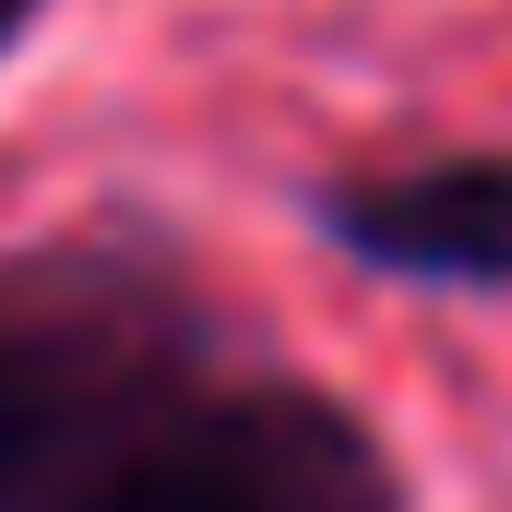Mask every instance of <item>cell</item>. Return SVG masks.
Returning a JSON list of instances; mask_svg holds the SVG:
<instances>
[{
  "label": "cell",
  "instance_id": "4",
  "mask_svg": "<svg viewBox=\"0 0 512 512\" xmlns=\"http://www.w3.org/2000/svg\"><path fill=\"white\" fill-rule=\"evenodd\" d=\"M0 12H12V0H0Z\"/></svg>",
  "mask_w": 512,
  "mask_h": 512
},
{
  "label": "cell",
  "instance_id": "2",
  "mask_svg": "<svg viewBox=\"0 0 512 512\" xmlns=\"http://www.w3.org/2000/svg\"><path fill=\"white\" fill-rule=\"evenodd\" d=\"M334 227L393 274H453V286H501L512 274V155H453V167H405L334 203Z\"/></svg>",
  "mask_w": 512,
  "mask_h": 512
},
{
  "label": "cell",
  "instance_id": "3",
  "mask_svg": "<svg viewBox=\"0 0 512 512\" xmlns=\"http://www.w3.org/2000/svg\"><path fill=\"white\" fill-rule=\"evenodd\" d=\"M48 429H60V393H48L24 358H12V346H0V501L24 489V465L48 453Z\"/></svg>",
  "mask_w": 512,
  "mask_h": 512
},
{
  "label": "cell",
  "instance_id": "1",
  "mask_svg": "<svg viewBox=\"0 0 512 512\" xmlns=\"http://www.w3.org/2000/svg\"><path fill=\"white\" fill-rule=\"evenodd\" d=\"M84 512H393L370 429L322 393H239L143 441Z\"/></svg>",
  "mask_w": 512,
  "mask_h": 512
}]
</instances>
